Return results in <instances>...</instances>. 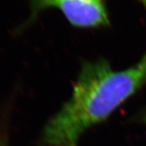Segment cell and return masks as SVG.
Segmentation results:
<instances>
[{
  "mask_svg": "<svg viewBox=\"0 0 146 146\" xmlns=\"http://www.w3.org/2000/svg\"><path fill=\"white\" fill-rule=\"evenodd\" d=\"M133 120L134 122H136L141 125L146 126V108L141 110L140 113L136 114Z\"/></svg>",
  "mask_w": 146,
  "mask_h": 146,
  "instance_id": "cell-3",
  "label": "cell"
},
{
  "mask_svg": "<svg viewBox=\"0 0 146 146\" xmlns=\"http://www.w3.org/2000/svg\"><path fill=\"white\" fill-rule=\"evenodd\" d=\"M51 7L60 11L67 21L76 28H99L110 24L104 0H32L30 15L19 30L22 31L32 24L42 11Z\"/></svg>",
  "mask_w": 146,
  "mask_h": 146,
  "instance_id": "cell-2",
  "label": "cell"
},
{
  "mask_svg": "<svg viewBox=\"0 0 146 146\" xmlns=\"http://www.w3.org/2000/svg\"><path fill=\"white\" fill-rule=\"evenodd\" d=\"M145 85L146 52L121 71L102 58L84 61L71 97L42 129V146H79L87 131L105 122Z\"/></svg>",
  "mask_w": 146,
  "mask_h": 146,
  "instance_id": "cell-1",
  "label": "cell"
},
{
  "mask_svg": "<svg viewBox=\"0 0 146 146\" xmlns=\"http://www.w3.org/2000/svg\"><path fill=\"white\" fill-rule=\"evenodd\" d=\"M0 146H8V136L5 127H0Z\"/></svg>",
  "mask_w": 146,
  "mask_h": 146,
  "instance_id": "cell-4",
  "label": "cell"
},
{
  "mask_svg": "<svg viewBox=\"0 0 146 146\" xmlns=\"http://www.w3.org/2000/svg\"><path fill=\"white\" fill-rule=\"evenodd\" d=\"M141 1L143 2V3H144V4H145V7H146V0H141Z\"/></svg>",
  "mask_w": 146,
  "mask_h": 146,
  "instance_id": "cell-5",
  "label": "cell"
}]
</instances>
